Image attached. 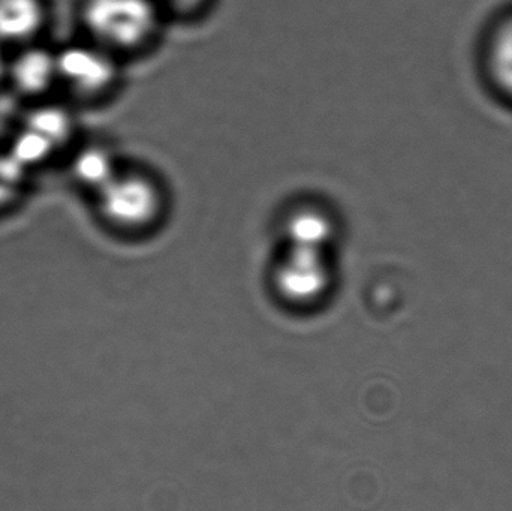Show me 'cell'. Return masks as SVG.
<instances>
[{
	"mask_svg": "<svg viewBox=\"0 0 512 511\" xmlns=\"http://www.w3.org/2000/svg\"><path fill=\"white\" fill-rule=\"evenodd\" d=\"M286 227L292 246L300 248H324L333 231L330 218L313 207H303L292 213Z\"/></svg>",
	"mask_w": 512,
	"mask_h": 511,
	"instance_id": "cell-10",
	"label": "cell"
},
{
	"mask_svg": "<svg viewBox=\"0 0 512 511\" xmlns=\"http://www.w3.org/2000/svg\"><path fill=\"white\" fill-rule=\"evenodd\" d=\"M487 65L496 86L512 98V15L496 29L490 41Z\"/></svg>",
	"mask_w": 512,
	"mask_h": 511,
	"instance_id": "cell-11",
	"label": "cell"
},
{
	"mask_svg": "<svg viewBox=\"0 0 512 511\" xmlns=\"http://www.w3.org/2000/svg\"><path fill=\"white\" fill-rule=\"evenodd\" d=\"M56 65L59 87L75 101H102L122 78V60L87 39L56 48Z\"/></svg>",
	"mask_w": 512,
	"mask_h": 511,
	"instance_id": "cell-2",
	"label": "cell"
},
{
	"mask_svg": "<svg viewBox=\"0 0 512 511\" xmlns=\"http://www.w3.org/2000/svg\"><path fill=\"white\" fill-rule=\"evenodd\" d=\"M27 176L29 173L20 167L6 150L0 152V209L9 206L21 194Z\"/></svg>",
	"mask_w": 512,
	"mask_h": 511,
	"instance_id": "cell-12",
	"label": "cell"
},
{
	"mask_svg": "<svg viewBox=\"0 0 512 511\" xmlns=\"http://www.w3.org/2000/svg\"><path fill=\"white\" fill-rule=\"evenodd\" d=\"M164 17L195 18L203 15L213 0H155Z\"/></svg>",
	"mask_w": 512,
	"mask_h": 511,
	"instance_id": "cell-13",
	"label": "cell"
},
{
	"mask_svg": "<svg viewBox=\"0 0 512 511\" xmlns=\"http://www.w3.org/2000/svg\"><path fill=\"white\" fill-rule=\"evenodd\" d=\"M78 18L87 41L120 60L153 47L165 20L155 0H80Z\"/></svg>",
	"mask_w": 512,
	"mask_h": 511,
	"instance_id": "cell-1",
	"label": "cell"
},
{
	"mask_svg": "<svg viewBox=\"0 0 512 511\" xmlns=\"http://www.w3.org/2000/svg\"><path fill=\"white\" fill-rule=\"evenodd\" d=\"M8 50L0 45V87L6 86V71H8Z\"/></svg>",
	"mask_w": 512,
	"mask_h": 511,
	"instance_id": "cell-14",
	"label": "cell"
},
{
	"mask_svg": "<svg viewBox=\"0 0 512 511\" xmlns=\"http://www.w3.org/2000/svg\"><path fill=\"white\" fill-rule=\"evenodd\" d=\"M105 219L125 228L152 224L162 210L164 194L152 174L123 167L101 191L96 192Z\"/></svg>",
	"mask_w": 512,
	"mask_h": 511,
	"instance_id": "cell-3",
	"label": "cell"
},
{
	"mask_svg": "<svg viewBox=\"0 0 512 511\" xmlns=\"http://www.w3.org/2000/svg\"><path fill=\"white\" fill-rule=\"evenodd\" d=\"M322 249L292 246L288 261L279 272V285L286 296L309 300L318 296L327 284Z\"/></svg>",
	"mask_w": 512,
	"mask_h": 511,
	"instance_id": "cell-6",
	"label": "cell"
},
{
	"mask_svg": "<svg viewBox=\"0 0 512 511\" xmlns=\"http://www.w3.org/2000/svg\"><path fill=\"white\" fill-rule=\"evenodd\" d=\"M21 126L47 138L59 155L71 150L77 141L78 119L75 117L74 108L57 101L44 99L30 105L24 113Z\"/></svg>",
	"mask_w": 512,
	"mask_h": 511,
	"instance_id": "cell-7",
	"label": "cell"
},
{
	"mask_svg": "<svg viewBox=\"0 0 512 511\" xmlns=\"http://www.w3.org/2000/svg\"><path fill=\"white\" fill-rule=\"evenodd\" d=\"M5 150L27 173L47 167L59 156V152L54 149L53 144L47 138L26 126H20L11 135V140Z\"/></svg>",
	"mask_w": 512,
	"mask_h": 511,
	"instance_id": "cell-9",
	"label": "cell"
},
{
	"mask_svg": "<svg viewBox=\"0 0 512 511\" xmlns=\"http://www.w3.org/2000/svg\"><path fill=\"white\" fill-rule=\"evenodd\" d=\"M48 15L47 0H0V45L15 50L39 42Z\"/></svg>",
	"mask_w": 512,
	"mask_h": 511,
	"instance_id": "cell-5",
	"label": "cell"
},
{
	"mask_svg": "<svg viewBox=\"0 0 512 511\" xmlns=\"http://www.w3.org/2000/svg\"><path fill=\"white\" fill-rule=\"evenodd\" d=\"M68 168L77 185L96 194L119 174L123 165L110 144L89 141L75 147Z\"/></svg>",
	"mask_w": 512,
	"mask_h": 511,
	"instance_id": "cell-8",
	"label": "cell"
},
{
	"mask_svg": "<svg viewBox=\"0 0 512 511\" xmlns=\"http://www.w3.org/2000/svg\"><path fill=\"white\" fill-rule=\"evenodd\" d=\"M6 86L30 104L48 99L57 83L56 48L41 42L15 48L8 57Z\"/></svg>",
	"mask_w": 512,
	"mask_h": 511,
	"instance_id": "cell-4",
	"label": "cell"
}]
</instances>
